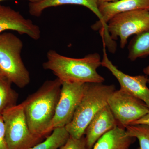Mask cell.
<instances>
[{"label": "cell", "instance_id": "6da1fadb", "mask_svg": "<svg viewBox=\"0 0 149 149\" xmlns=\"http://www.w3.org/2000/svg\"><path fill=\"white\" fill-rule=\"evenodd\" d=\"M62 83L58 78L47 80L22 103L29 130L44 139L52 131L51 125L58 103Z\"/></svg>", "mask_w": 149, "mask_h": 149}, {"label": "cell", "instance_id": "7a4b0ae2", "mask_svg": "<svg viewBox=\"0 0 149 149\" xmlns=\"http://www.w3.org/2000/svg\"><path fill=\"white\" fill-rule=\"evenodd\" d=\"M47 56L43 68L52 71L61 83H103L105 80L97 71L102 63L98 53L89 54L82 58H73L50 50Z\"/></svg>", "mask_w": 149, "mask_h": 149}, {"label": "cell", "instance_id": "3957f363", "mask_svg": "<svg viewBox=\"0 0 149 149\" xmlns=\"http://www.w3.org/2000/svg\"><path fill=\"white\" fill-rule=\"evenodd\" d=\"M114 85L102 83H86L83 98L72 120L65 126L70 136L79 139L96 113L108 104V100L115 91Z\"/></svg>", "mask_w": 149, "mask_h": 149}, {"label": "cell", "instance_id": "277c9868", "mask_svg": "<svg viewBox=\"0 0 149 149\" xmlns=\"http://www.w3.org/2000/svg\"><path fill=\"white\" fill-rule=\"evenodd\" d=\"M23 43L16 35L4 32L0 35L1 72L18 88H24L30 82V76L21 58Z\"/></svg>", "mask_w": 149, "mask_h": 149}, {"label": "cell", "instance_id": "5b68a950", "mask_svg": "<svg viewBox=\"0 0 149 149\" xmlns=\"http://www.w3.org/2000/svg\"><path fill=\"white\" fill-rule=\"evenodd\" d=\"M2 116L8 149H29L44 140L29 130L22 103L9 109Z\"/></svg>", "mask_w": 149, "mask_h": 149}, {"label": "cell", "instance_id": "8992f818", "mask_svg": "<svg viewBox=\"0 0 149 149\" xmlns=\"http://www.w3.org/2000/svg\"><path fill=\"white\" fill-rule=\"evenodd\" d=\"M107 28L112 40L120 38V47L123 49L131 35L149 32V10H141L118 14L108 21Z\"/></svg>", "mask_w": 149, "mask_h": 149}, {"label": "cell", "instance_id": "52a82bcc", "mask_svg": "<svg viewBox=\"0 0 149 149\" xmlns=\"http://www.w3.org/2000/svg\"><path fill=\"white\" fill-rule=\"evenodd\" d=\"M108 105L118 125L124 128L149 112V107L144 102L121 89L112 93Z\"/></svg>", "mask_w": 149, "mask_h": 149}, {"label": "cell", "instance_id": "ba28073f", "mask_svg": "<svg viewBox=\"0 0 149 149\" xmlns=\"http://www.w3.org/2000/svg\"><path fill=\"white\" fill-rule=\"evenodd\" d=\"M99 10L101 19L93 25L92 28L96 30L100 29L103 44L109 51L113 52L116 49V45L108 32L107 22L118 14L141 10H149V0H118L110 2L99 3Z\"/></svg>", "mask_w": 149, "mask_h": 149}, {"label": "cell", "instance_id": "9c48e42d", "mask_svg": "<svg viewBox=\"0 0 149 149\" xmlns=\"http://www.w3.org/2000/svg\"><path fill=\"white\" fill-rule=\"evenodd\" d=\"M60 96L51 129L65 127L72 120L85 91V83L62 82Z\"/></svg>", "mask_w": 149, "mask_h": 149}, {"label": "cell", "instance_id": "30bf717a", "mask_svg": "<svg viewBox=\"0 0 149 149\" xmlns=\"http://www.w3.org/2000/svg\"><path fill=\"white\" fill-rule=\"evenodd\" d=\"M106 48L103 45L102 66L108 69L117 79L120 84V89L143 101L149 108V89L147 85L148 75L131 76L120 71L109 59Z\"/></svg>", "mask_w": 149, "mask_h": 149}, {"label": "cell", "instance_id": "8fae6325", "mask_svg": "<svg viewBox=\"0 0 149 149\" xmlns=\"http://www.w3.org/2000/svg\"><path fill=\"white\" fill-rule=\"evenodd\" d=\"M6 30L16 31L35 40L41 37L40 27L32 20L10 7L0 5V35Z\"/></svg>", "mask_w": 149, "mask_h": 149}, {"label": "cell", "instance_id": "7c38bea8", "mask_svg": "<svg viewBox=\"0 0 149 149\" xmlns=\"http://www.w3.org/2000/svg\"><path fill=\"white\" fill-rule=\"evenodd\" d=\"M117 125V121L107 104L96 113L85 130L87 149L93 148L103 135Z\"/></svg>", "mask_w": 149, "mask_h": 149}, {"label": "cell", "instance_id": "4fadbf2b", "mask_svg": "<svg viewBox=\"0 0 149 149\" xmlns=\"http://www.w3.org/2000/svg\"><path fill=\"white\" fill-rule=\"evenodd\" d=\"M136 140L127 135L125 128L117 125L103 135L92 149H130Z\"/></svg>", "mask_w": 149, "mask_h": 149}, {"label": "cell", "instance_id": "5bb4252c", "mask_svg": "<svg viewBox=\"0 0 149 149\" xmlns=\"http://www.w3.org/2000/svg\"><path fill=\"white\" fill-rule=\"evenodd\" d=\"M76 5L83 6L92 11L101 19L97 0H42L36 3H29V14L34 17H40L46 9L64 5Z\"/></svg>", "mask_w": 149, "mask_h": 149}, {"label": "cell", "instance_id": "9a60e30c", "mask_svg": "<svg viewBox=\"0 0 149 149\" xmlns=\"http://www.w3.org/2000/svg\"><path fill=\"white\" fill-rule=\"evenodd\" d=\"M12 84L7 77L0 73V115L17 104L18 94L12 88Z\"/></svg>", "mask_w": 149, "mask_h": 149}, {"label": "cell", "instance_id": "2e32d148", "mask_svg": "<svg viewBox=\"0 0 149 149\" xmlns=\"http://www.w3.org/2000/svg\"><path fill=\"white\" fill-rule=\"evenodd\" d=\"M128 58L132 61L149 56V32L133 37L128 45Z\"/></svg>", "mask_w": 149, "mask_h": 149}, {"label": "cell", "instance_id": "e0dca14e", "mask_svg": "<svg viewBox=\"0 0 149 149\" xmlns=\"http://www.w3.org/2000/svg\"><path fill=\"white\" fill-rule=\"evenodd\" d=\"M69 137L65 127L56 128L45 140L29 149H59L66 143Z\"/></svg>", "mask_w": 149, "mask_h": 149}, {"label": "cell", "instance_id": "ac0fdd59", "mask_svg": "<svg viewBox=\"0 0 149 149\" xmlns=\"http://www.w3.org/2000/svg\"><path fill=\"white\" fill-rule=\"evenodd\" d=\"M125 129L127 135L139 140L138 149H149V125H128L125 126Z\"/></svg>", "mask_w": 149, "mask_h": 149}, {"label": "cell", "instance_id": "d6986e66", "mask_svg": "<svg viewBox=\"0 0 149 149\" xmlns=\"http://www.w3.org/2000/svg\"><path fill=\"white\" fill-rule=\"evenodd\" d=\"M59 149H88L85 136L79 139L70 136L66 143Z\"/></svg>", "mask_w": 149, "mask_h": 149}, {"label": "cell", "instance_id": "ffe728a7", "mask_svg": "<svg viewBox=\"0 0 149 149\" xmlns=\"http://www.w3.org/2000/svg\"><path fill=\"white\" fill-rule=\"evenodd\" d=\"M0 149H8L6 141L4 122L2 115H0Z\"/></svg>", "mask_w": 149, "mask_h": 149}, {"label": "cell", "instance_id": "44dd1931", "mask_svg": "<svg viewBox=\"0 0 149 149\" xmlns=\"http://www.w3.org/2000/svg\"><path fill=\"white\" fill-rule=\"evenodd\" d=\"M138 124L149 125V112L139 120L131 123L129 125H138Z\"/></svg>", "mask_w": 149, "mask_h": 149}, {"label": "cell", "instance_id": "7402d4cb", "mask_svg": "<svg viewBox=\"0 0 149 149\" xmlns=\"http://www.w3.org/2000/svg\"><path fill=\"white\" fill-rule=\"evenodd\" d=\"M143 72L148 76H149V65L145 68L143 69ZM148 83L149 84V77L148 78Z\"/></svg>", "mask_w": 149, "mask_h": 149}, {"label": "cell", "instance_id": "603a6c76", "mask_svg": "<svg viewBox=\"0 0 149 149\" xmlns=\"http://www.w3.org/2000/svg\"><path fill=\"white\" fill-rule=\"evenodd\" d=\"M118 0H97L98 3L110 2L115 1Z\"/></svg>", "mask_w": 149, "mask_h": 149}, {"label": "cell", "instance_id": "cb8c5ba5", "mask_svg": "<svg viewBox=\"0 0 149 149\" xmlns=\"http://www.w3.org/2000/svg\"><path fill=\"white\" fill-rule=\"evenodd\" d=\"M5 1V0H0V1ZM27 1H29V3H36L40 1H42V0H27Z\"/></svg>", "mask_w": 149, "mask_h": 149}, {"label": "cell", "instance_id": "d4e9b609", "mask_svg": "<svg viewBox=\"0 0 149 149\" xmlns=\"http://www.w3.org/2000/svg\"><path fill=\"white\" fill-rule=\"evenodd\" d=\"M0 73H1V70H0Z\"/></svg>", "mask_w": 149, "mask_h": 149}]
</instances>
